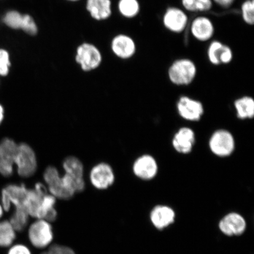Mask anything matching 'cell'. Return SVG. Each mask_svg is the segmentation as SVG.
<instances>
[{"instance_id":"1","label":"cell","mask_w":254,"mask_h":254,"mask_svg":"<svg viewBox=\"0 0 254 254\" xmlns=\"http://www.w3.org/2000/svg\"><path fill=\"white\" fill-rule=\"evenodd\" d=\"M28 225L27 236L32 246L38 250H45L52 245L55 234L52 222L44 219H34Z\"/></svg>"},{"instance_id":"2","label":"cell","mask_w":254,"mask_h":254,"mask_svg":"<svg viewBox=\"0 0 254 254\" xmlns=\"http://www.w3.org/2000/svg\"><path fill=\"white\" fill-rule=\"evenodd\" d=\"M63 168L64 173L62 178L66 187L75 193L83 191L85 182L82 162L77 157L69 156L63 161Z\"/></svg>"},{"instance_id":"3","label":"cell","mask_w":254,"mask_h":254,"mask_svg":"<svg viewBox=\"0 0 254 254\" xmlns=\"http://www.w3.org/2000/svg\"><path fill=\"white\" fill-rule=\"evenodd\" d=\"M15 165L18 176L24 179L33 177L36 173L37 158L30 145L24 142L18 144Z\"/></svg>"},{"instance_id":"4","label":"cell","mask_w":254,"mask_h":254,"mask_svg":"<svg viewBox=\"0 0 254 254\" xmlns=\"http://www.w3.org/2000/svg\"><path fill=\"white\" fill-rule=\"evenodd\" d=\"M43 177L48 191L57 199L68 200L75 194L66 187L62 176L55 167H47Z\"/></svg>"},{"instance_id":"5","label":"cell","mask_w":254,"mask_h":254,"mask_svg":"<svg viewBox=\"0 0 254 254\" xmlns=\"http://www.w3.org/2000/svg\"><path fill=\"white\" fill-rule=\"evenodd\" d=\"M28 189L24 184H9L4 187L1 191V202L4 210L8 212L12 205L15 209H24ZM27 211V210H26Z\"/></svg>"},{"instance_id":"6","label":"cell","mask_w":254,"mask_h":254,"mask_svg":"<svg viewBox=\"0 0 254 254\" xmlns=\"http://www.w3.org/2000/svg\"><path fill=\"white\" fill-rule=\"evenodd\" d=\"M17 143L5 138L0 142V174L5 177L12 176L18 150Z\"/></svg>"},{"instance_id":"7","label":"cell","mask_w":254,"mask_h":254,"mask_svg":"<svg viewBox=\"0 0 254 254\" xmlns=\"http://www.w3.org/2000/svg\"><path fill=\"white\" fill-rule=\"evenodd\" d=\"M196 66L188 59L177 60L169 69V77L174 84L187 85L191 82L196 75Z\"/></svg>"},{"instance_id":"8","label":"cell","mask_w":254,"mask_h":254,"mask_svg":"<svg viewBox=\"0 0 254 254\" xmlns=\"http://www.w3.org/2000/svg\"><path fill=\"white\" fill-rule=\"evenodd\" d=\"M89 179L91 185L95 189L106 190L113 185L116 177L110 165L106 163H100L91 168Z\"/></svg>"},{"instance_id":"9","label":"cell","mask_w":254,"mask_h":254,"mask_svg":"<svg viewBox=\"0 0 254 254\" xmlns=\"http://www.w3.org/2000/svg\"><path fill=\"white\" fill-rule=\"evenodd\" d=\"M209 145L215 155L220 157L228 156L234 150V139L226 130H218L211 136Z\"/></svg>"},{"instance_id":"10","label":"cell","mask_w":254,"mask_h":254,"mask_svg":"<svg viewBox=\"0 0 254 254\" xmlns=\"http://www.w3.org/2000/svg\"><path fill=\"white\" fill-rule=\"evenodd\" d=\"M76 61L84 71L93 70L100 64L101 54L95 46L90 44H84L78 47Z\"/></svg>"},{"instance_id":"11","label":"cell","mask_w":254,"mask_h":254,"mask_svg":"<svg viewBox=\"0 0 254 254\" xmlns=\"http://www.w3.org/2000/svg\"><path fill=\"white\" fill-rule=\"evenodd\" d=\"M246 227L245 219L236 212L225 215L219 223L222 233L228 236H240L245 232Z\"/></svg>"},{"instance_id":"12","label":"cell","mask_w":254,"mask_h":254,"mask_svg":"<svg viewBox=\"0 0 254 254\" xmlns=\"http://www.w3.org/2000/svg\"><path fill=\"white\" fill-rule=\"evenodd\" d=\"M133 173L139 179L151 180L156 176L158 166L155 159L148 155L136 159L133 164Z\"/></svg>"},{"instance_id":"13","label":"cell","mask_w":254,"mask_h":254,"mask_svg":"<svg viewBox=\"0 0 254 254\" xmlns=\"http://www.w3.org/2000/svg\"><path fill=\"white\" fill-rule=\"evenodd\" d=\"M177 109L183 119L192 122L198 121L204 113L201 103L187 97L180 98L177 104Z\"/></svg>"},{"instance_id":"14","label":"cell","mask_w":254,"mask_h":254,"mask_svg":"<svg viewBox=\"0 0 254 254\" xmlns=\"http://www.w3.org/2000/svg\"><path fill=\"white\" fill-rule=\"evenodd\" d=\"M188 18L180 9L170 8L167 9L163 18L165 27L167 29L179 33L182 32L186 27Z\"/></svg>"},{"instance_id":"15","label":"cell","mask_w":254,"mask_h":254,"mask_svg":"<svg viewBox=\"0 0 254 254\" xmlns=\"http://www.w3.org/2000/svg\"><path fill=\"white\" fill-rule=\"evenodd\" d=\"M176 214L169 206L158 205L152 209L150 218L152 223L158 230H163L174 222Z\"/></svg>"},{"instance_id":"16","label":"cell","mask_w":254,"mask_h":254,"mask_svg":"<svg viewBox=\"0 0 254 254\" xmlns=\"http://www.w3.org/2000/svg\"><path fill=\"white\" fill-rule=\"evenodd\" d=\"M194 142V132L187 127L181 128L175 135L173 140L175 150L182 154H188L191 151Z\"/></svg>"},{"instance_id":"17","label":"cell","mask_w":254,"mask_h":254,"mask_svg":"<svg viewBox=\"0 0 254 254\" xmlns=\"http://www.w3.org/2000/svg\"><path fill=\"white\" fill-rule=\"evenodd\" d=\"M209 61L214 65L227 64L233 59V53L229 47L223 45L219 41H214L208 50Z\"/></svg>"},{"instance_id":"18","label":"cell","mask_w":254,"mask_h":254,"mask_svg":"<svg viewBox=\"0 0 254 254\" xmlns=\"http://www.w3.org/2000/svg\"><path fill=\"white\" fill-rule=\"evenodd\" d=\"M190 30L195 39L205 41L210 39L213 36L214 26L209 18L199 17L193 20Z\"/></svg>"},{"instance_id":"19","label":"cell","mask_w":254,"mask_h":254,"mask_svg":"<svg viewBox=\"0 0 254 254\" xmlns=\"http://www.w3.org/2000/svg\"><path fill=\"white\" fill-rule=\"evenodd\" d=\"M112 49L117 56L126 59L134 55L135 45L131 38L125 35H120L113 40Z\"/></svg>"},{"instance_id":"20","label":"cell","mask_w":254,"mask_h":254,"mask_svg":"<svg viewBox=\"0 0 254 254\" xmlns=\"http://www.w3.org/2000/svg\"><path fill=\"white\" fill-rule=\"evenodd\" d=\"M87 8L92 17L96 20H104L111 13L110 0H88Z\"/></svg>"},{"instance_id":"21","label":"cell","mask_w":254,"mask_h":254,"mask_svg":"<svg viewBox=\"0 0 254 254\" xmlns=\"http://www.w3.org/2000/svg\"><path fill=\"white\" fill-rule=\"evenodd\" d=\"M17 233L9 220L0 221V247L11 246L17 237Z\"/></svg>"},{"instance_id":"22","label":"cell","mask_w":254,"mask_h":254,"mask_svg":"<svg viewBox=\"0 0 254 254\" xmlns=\"http://www.w3.org/2000/svg\"><path fill=\"white\" fill-rule=\"evenodd\" d=\"M237 116L241 119H252L254 116V101L250 97H244L235 102Z\"/></svg>"},{"instance_id":"23","label":"cell","mask_w":254,"mask_h":254,"mask_svg":"<svg viewBox=\"0 0 254 254\" xmlns=\"http://www.w3.org/2000/svg\"><path fill=\"white\" fill-rule=\"evenodd\" d=\"M30 218L29 214L25 209H15L14 213L9 221L16 231L21 232L28 227Z\"/></svg>"},{"instance_id":"24","label":"cell","mask_w":254,"mask_h":254,"mask_svg":"<svg viewBox=\"0 0 254 254\" xmlns=\"http://www.w3.org/2000/svg\"><path fill=\"white\" fill-rule=\"evenodd\" d=\"M119 9L124 16L131 18L138 14L139 4L137 0H120Z\"/></svg>"},{"instance_id":"25","label":"cell","mask_w":254,"mask_h":254,"mask_svg":"<svg viewBox=\"0 0 254 254\" xmlns=\"http://www.w3.org/2000/svg\"><path fill=\"white\" fill-rule=\"evenodd\" d=\"M183 5L190 11H205L212 7L211 0H182Z\"/></svg>"},{"instance_id":"26","label":"cell","mask_w":254,"mask_h":254,"mask_svg":"<svg viewBox=\"0 0 254 254\" xmlns=\"http://www.w3.org/2000/svg\"><path fill=\"white\" fill-rule=\"evenodd\" d=\"M6 25L13 29H19L23 27L24 15L15 11L7 12L3 19Z\"/></svg>"},{"instance_id":"27","label":"cell","mask_w":254,"mask_h":254,"mask_svg":"<svg viewBox=\"0 0 254 254\" xmlns=\"http://www.w3.org/2000/svg\"><path fill=\"white\" fill-rule=\"evenodd\" d=\"M242 14L244 20L249 24L254 23V0H247L242 5Z\"/></svg>"},{"instance_id":"28","label":"cell","mask_w":254,"mask_h":254,"mask_svg":"<svg viewBox=\"0 0 254 254\" xmlns=\"http://www.w3.org/2000/svg\"><path fill=\"white\" fill-rule=\"evenodd\" d=\"M10 65L8 53L4 50H0V75H7Z\"/></svg>"},{"instance_id":"29","label":"cell","mask_w":254,"mask_h":254,"mask_svg":"<svg viewBox=\"0 0 254 254\" xmlns=\"http://www.w3.org/2000/svg\"><path fill=\"white\" fill-rule=\"evenodd\" d=\"M25 33L34 36L37 33V27L33 18L29 15H24V23L21 28Z\"/></svg>"},{"instance_id":"30","label":"cell","mask_w":254,"mask_h":254,"mask_svg":"<svg viewBox=\"0 0 254 254\" xmlns=\"http://www.w3.org/2000/svg\"><path fill=\"white\" fill-rule=\"evenodd\" d=\"M47 251L50 254H76L71 247L58 244H53Z\"/></svg>"},{"instance_id":"31","label":"cell","mask_w":254,"mask_h":254,"mask_svg":"<svg viewBox=\"0 0 254 254\" xmlns=\"http://www.w3.org/2000/svg\"><path fill=\"white\" fill-rule=\"evenodd\" d=\"M7 254H33L30 248L24 244H15L9 247Z\"/></svg>"},{"instance_id":"32","label":"cell","mask_w":254,"mask_h":254,"mask_svg":"<svg viewBox=\"0 0 254 254\" xmlns=\"http://www.w3.org/2000/svg\"><path fill=\"white\" fill-rule=\"evenodd\" d=\"M214 1L222 7H228L233 4L235 0H214Z\"/></svg>"},{"instance_id":"33","label":"cell","mask_w":254,"mask_h":254,"mask_svg":"<svg viewBox=\"0 0 254 254\" xmlns=\"http://www.w3.org/2000/svg\"><path fill=\"white\" fill-rule=\"evenodd\" d=\"M4 118V108L0 104V125L2 122Z\"/></svg>"},{"instance_id":"34","label":"cell","mask_w":254,"mask_h":254,"mask_svg":"<svg viewBox=\"0 0 254 254\" xmlns=\"http://www.w3.org/2000/svg\"><path fill=\"white\" fill-rule=\"evenodd\" d=\"M4 208H3L1 203H0V219L2 218L3 214H4Z\"/></svg>"},{"instance_id":"35","label":"cell","mask_w":254,"mask_h":254,"mask_svg":"<svg viewBox=\"0 0 254 254\" xmlns=\"http://www.w3.org/2000/svg\"><path fill=\"white\" fill-rule=\"evenodd\" d=\"M40 254H50L48 251H46V252H43L42 253H41Z\"/></svg>"},{"instance_id":"36","label":"cell","mask_w":254,"mask_h":254,"mask_svg":"<svg viewBox=\"0 0 254 254\" xmlns=\"http://www.w3.org/2000/svg\"><path fill=\"white\" fill-rule=\"evenodd\" d=\"M70 1H77V0H70Z\"/></svg>"}]
</instances>
